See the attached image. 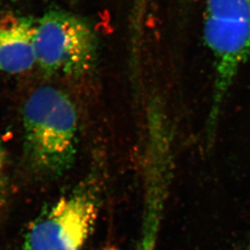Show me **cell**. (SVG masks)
Returning <instances> with one entry per match:
<instances>
[{
    "instance_id": "ba28073f",
    "label": "cell",
    "mask_w": 250,
    "mask_h": 250,
    "mask_svg": "<svg viewBox=\"0 0 250 250\" xmlns=\"http://www.w3.org/2000/svg\"><path fill=\"white\" fill-rule=\"evenodd\" d=\"M2 156H0V168L2 167Z\"/></svg>"
},
{
    "instance_id": "6da1fadb",
    "label": "cell",
    "mask_w": 250,
    "mask_h": 250,
    "mask_svg": "<svg viewBox=\"0 0 250 250\" xmlns=\"http://www.w3.org/2000/svg\"><path fill=\"white\" fill-rule=\"evenodd\" d=\"M78 124L76 108L68 95L50 86L34 91L23 109L25 149L33 167L51 175L71 167Z\"/></svg>"
},
{
    "instance_id": "3957f363",
    "label": "cell",
    "mask_w": 250,
    "mask_h": 250,
    "mask_svg": "<svg viewBox=\"0 0 250 250\" xmlns=\"http://www.w3.org/2000/svg\"><path fill=\"white\" fill-rule=\"evenodd\" d=\"M36 62L49 73L84 75L97 59V37L92 27L76 15L50 10L36 23Z\"/></svg>"
},
{
    "instance_id": "52a82bcc",
    "label": "cell",
    "mask_w": 250,
    "mask_h": 250,
    "mask_svg": "<svg viewBox=\"0 0 250 250\" xmlns=\"http://www.w3.org/2000/svg\"><path fill=\"white\" fill-rule=\"evenodd\" d=\"M146 0H137V3H136V12H137V14H140V12H141L142 9H143V7H144V2H146Z\"/></svg>"
},
{
    "instance_id": "8992f818",
    "label": "cell",
    "mask_w": 250,
    "mask_h": 250,
    "mask_svg": "<svg viewBox=\"0 0 250 250\" xmlns=\"http://www.w3.org/2000/svg\"><path fill=\"white\" fill-rule=\"evenodd\" d=\"M157 229L151 226L144 227L142 237L135 250H154Z\"/></svg>"
},
{
    "instance_id": "7a4b0ae2",
    "label": "cell",
    "mask_w": 250,
    "mask_h": 250,
    "mask_svg": "<svg viewBox=\"0 0 250 250\" xmlns=\"http://www.w3.org/2000/svg\"><path fill=\"white\" fill-rule=\"evenodd\" d=\"M204 37L215 65L208 116L213 132L227 96L250 58V0H207Z\"/></svg>"
},
{
    "instance_id": "5b68a950",
    "label": "cell",
    "mask_w": 250,
    "mask_h": 250,
    "mask_svg": "<svg viewBox=\"0 0 250 250\" xmlns=\"http://www.w3.org/2000/svg\"><path fill=\"white\" fill-rule=\"evenodd\" d=\"M35 28L29 17L13 12L0 16V71L23 73L37 64Z\"/></svg>"
},
{
    "instance_id": "9c48e42d",
    "label": "cell",
    "mask_w": 250,
    "mask_h": 250,
    "mask_svg": "<svg viewBox=\"0 0 250 250\" xmlns=\"http://www.w3.org/2000/svg\"><path fill=\"white\" fill-rule=\"evenodd\" d=\"M0 156H2V150H1V148H0Z\"/></svg>"
},
{
    "instance_id": "277c9868",
    "label": "cell",
    "mask_w": 250,
    "mask_h": 250,
    "mask_svg": "<svg viewBox=\"0 0 250 250\" xmlns=\"http://www.w3.org/2000/svg\"><path fill=\"white\" fill-rule=\"evenodd\" d=\"M99 211V194L83 185L62 196L28 227L22 250H82Z\"/></svg>"
}]
</instances>
